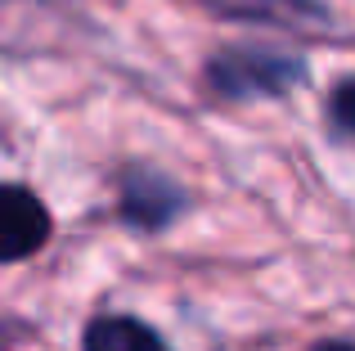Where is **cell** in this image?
Returning <instances> with one entry per match:
<instances>
[{
    "mask_svg": "<svg viewBox=\"0 0 355 351\" xmlns=\"http://www.w3.org/2000/svg\"><path fill=\"white\" fill-rule=\"evenodd\" d=\"M202 81L225 104L284 99L311 81V63L284 45H225L202 63Z\"/></svg>",
    "mask_w": 355,
    "mask_h": 351,
    "instance_id": "1",
    "label": "cell"
},
{
    "mask_svg": "<svg viewBox=\"0 0 355 351\" xmlns=\"http://www.w3.org/2000/svg\"><path fill=\"white\" fill-rule=\"evenodd\" d=\"M184 207H189V198H184V189L166 171L148 167V162H135V167L121 171L117 216L126 221L130 230H139V234H162V230H171L175 221L184 216Z\"/></svg>",
    "mask_w": 355,
    "mask_h": 351,
    "instance_id": "2",
    "label": "cell"
},
{
    "mask_svg": "<svg viewBox=\"0 0 355 351\" xmlns=\"http://www.w3.org/2000/svg\"><path fill=\"white\" fill-rule=\"evenodd\" d=\"M54 234L50 207L27 185L0 180V262H27L36 257Z\"/></svg>",
    "mask_w": 355,
    "mask_h": 351,
    "instance_id": "3",
    "label": "cell"
},
{
    "mask_svg": "<svg viewBox=\"0 0 355 351\" xmlns=\"http://www.w3.org/2000/svg\"><path fill=\"white\" fill-rule=\"evenodd\" d=\"M81 351H171V343L135 316H95L81 334Z\"/></svg>",
    "mask_w": 355,
    "mask_h": 351,
    "instance_id": "4",
    "label": "cell"
},
{
    "mask_svg": "<svg viewBox=\"0 0 355 351\" xmlns=\"http://www.w3.org/2000/svg\"><path fill=\"white\" fill-rule=\"evenodd\" d=\"M220 18H248V23H279V27H311L324 23L320 0H202Z\"/></svg>",
    "mask_w": 355,
    "mask_h": 351,
    "instance_id": "5",
    "label": "cell"
},
{
    "mask_svg": "<svg viewBox=\"0 0 355 351\" xmlns=\"http://www.w3.org/2000/svg\"><path fill=\"white\" fill-rule=\"evenodd\" d=\"M324 113H329V126L342 135V140H355V72H351V77H342L338 86L329 90Z\"/></svg>",
    "mask_w": 355,
    "mask_h": 351,
    "instance_id": "6",
    "label": "cell"
},
{
    "mask_svg": "<svg viewBox=\"0 0 355 351\" xmlns=\"http://www.w3.org/2000/svg\"><path fill=\"white\" fill-rule=\"evenodd\" d=\"M311 351H355V343H347V338H324V343H315Z\"/></svg>",
    "mask_w": 355,
    "mask_h": 351,
    "instance_id": "7",
    "label": "cell"
}]
</instances>
